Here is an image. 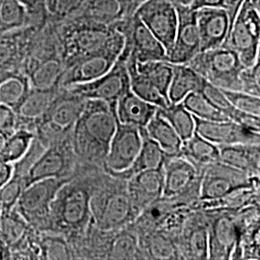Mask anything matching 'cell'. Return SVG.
Wrapping results in <instances>:
<instances>
[{"instance_id": "6da1fadb", "label": "cell", "mask_w": 260, "mask_h": 260, "mask_svg": "<svg viewBox=\"0 0 260 260\" xmlns=\"http://www.w3.org/2000/svg\"><path fill=\"white\" fill-rule=\"evenodd\" d=\"M101 170L78 165L76 175L59 189L52 201L44 233L62 235L69 243L85 233L92 223L90 200Z\"/></svg>"}, {"instance_id": "7a4b0ae2", "label": "cell", "mask_w": 260, "mask_h": 260, "mask_svg": "<svg viewBox=\"0 0 260 260\" xmlns=\"http://www.w3.org/2000/svg\"><path fill=\"white\" fill-rule=\"evenodd\" d=\"M117 103L87 100L73 130V147L80 166L103 169L118 124Z\"/></svg>"}, {"instance_id": "3957f363", "label": "cell", "mask_w": 260, "mask_h": 260, "mask_svg": "<svg viewBox=\"0 0 260 260\" xmlns=\"http://www.w3.org/2000/svg\"><path fill=\"white\" fill-rule=\"evenodd\" d=\"M90 208L93 224L104 231L127 226L138 216L127 191V180L104 170L94 178Z\"/></svg>"}, {"instance_id": "277c9868", "label": "cell", "mask_w": 260, "mask_h": 260, "mask_svg": "<svg viewBox=\"0 0 260 260\" xmlns=\"http://www.w3.org/2000/svg\"><path fill=\"white\" fill-rule=\"evenodd\" d=\"M60 53L66 68L106 47L117 32L107 26L75 15L55 23Z\"/></svg>"}, {"instance_id": "5b68a950", "label": "cell", "mask_w": 260, "mask_h": 260, "mask_svg": "<svg viewBox=\"0 0 260 260\" xmlns=\"http://www.w3.org/2000/svg\"><path fill=\"white\" fill-rule=\"evenodd\" d=\"M86 99L61 87L46 113L35 125V138L44 149L73 134L83 112Z\"/></svg>"}, {"instance_id": "8992f818", "label": "cell", "mask_w": 260, "mask_h": 260, "mask_svg": "<svg viewBox=\"0 0 260 260\" xmlns=\"http://www.w3.org/2000/svg\"><path fill=\"white\" fill-rule=\"evenodd\" d=\"M187 65L220 89L242 91L240 75L245 67L238 54L224 44L199 52Z\"/></svg>"}, {"instance_id": "52a82bcc", "label": "cell", "mask_w": 260, "mask_h": 260, "mask_svg": "<svg viewBox=\"0 0 260 260\" xmlns=\"http://www.w3.org/2000/svg\"><path fill=\"white\" fill-rule=\"evenodd\" d=\"M224 45L233 49L245 68L260 58V0H244Z\"/></svg>"}, {"instance_id": "ba28073f", "label": "cell", "mask_w": 260, "mask_h": 260, "mask_svg": "<svg viewBox=\"0 0 260 260\" xmlns=\"http://www.w3.org/2000/svg\"><path fill=\"white\" fill-rule=\"evenodd\" d=\"M205 211L208 216V259H240L243 229L238 211Z\"/></svg>"}, {"instance_id": "9c48e42d", "label": "cell", "mask_w": 260, "mask_h": 260, "mask_svg": "<svg viewBox=\"0 0 260 260\" xmlns=\"http://www.w3.org/2000/svg\"><path fill=\"white\" fill-rule=\"evenodd\" d=\"M78 160L73 147L72 134L43 150L25 175L26 187L46 178L72 179L76 174Z\"/></svg>"}, {"instance_id": "30bf717a", "label": "cell", "mask_w": 260, "mask_h": 260, "mask_svg": "<svg viewBox=\"0 0 260 260\" xmlns=\"http://www.w3.org/2000/svg\"><path fill=\"white\" fill-rule=\"evenodd\" d=\"M70 179L46 178L28 185L15 206L32 228L44 233L47 228L50 205L57 192Z\"/></svg>"}, {"instance_id": "8fae6325", "label": "cell", "mask_w": 260, "mask_h": 260, "mask_svg": "<svg viewBox=\"0 0 260 260\" xmlns=\"http://www.w3.org/2000/svg\"><path fill=\"white\" fill-rule=\"evenodd\" d=\"M124 47V37L119 30L111 41L102 50L86 56L66 68L61 79V87L68 88L77 84L87 83L106 74L116 61Z\"/></svg>"}, {"instance_id": "7c38bea8", "label": "cell", "mask_w": 260, "mask_h": 260, "mask_svg": "<svg viewBox=\"0 0 260 260\" xmlns=\"http://www.w3.org/2000/svg\"><path fill=\"white\" fill-rule=\"evenodd\" d=\"M252 187H259V177H251L218 161L207 165L202 171L199 201L220 199L235 191Z\"/></svg>"}, {"instance_id": "4fadbf2b", "label": "cell", "mask_w": 260, "mask_h": 260, "mask_svg": "<svg viewBox=\"0 0 260 260\" xmlns=\"http://www.w3.org/2000/svg\"><path fill=\"white\" fill-rule=\"evenodd\" d=\"M128 53L121 51L116 63L101 77L90 82L68 87L70 91L86 100H101L117 103L121 96L130 91L129 75L126 67Z\"/></svg>"}, {"instance_id": "5bb4252c", "label": "cell", "mask_w": 260, "mask_h": 260, "mask_svg": "<svg viewBox=\"0 0 260 260\" xmlns=\"http://www.w3.org/2000/svg\"><path fill=\"white\" fill-rule=\"evenodd\" d=\"M163 172V197H180L195 205L200 196L202 171L178 154L166 157Z\"/></svg>"}, {"instance_id": "9a60e30c", "label": "cell", "mask_w": 260, "mask_h": 260, "mask_svg": "<svg viewBox=\"0 0 260 260\" xmlns=\"http://www.w3.org/2000/svg\"><path fill=\"white\" fill-rule=\"evenodd\" d=\"M115 28L124 37V47L128 55L137 62L165 60L167 52L162 44L134 13L132 17L116 23Z\"/></svg>"}, {"instance_id": "2e32d148", "label": "cell", "mask_w": 260, "mask_h": 260, "mask_svg": "<svg viewBox=\"0 0 260 260\" xmlns=\"http://www.w3.org/2000/svg\"><path fill=\"white\" fill-rule=\"evenodd\" d=\"M135 14L157 38L168 54L174 46L177 34V7L169 0H145Z\"/></svg>"}, {"instance_id": "e0dca14e", "label": "cell", "mask_w": 260, "mask_h": 260, "mask_svg": "<svg viewBox=\"0 0 260 260\" xmlns=\"http://www.w3.org/2000/svg\"><path fill=\"white\" fill-rule=\"evenodd\" d=\"M142 141L141 128L118 121L103 170L109 174H117L126 170L138 155Z\"/></svg>"}, {"instance_id": "ac0fdd59", "label": "cell", "mask_w": 260, "mask_h": 260, "mask_svg": "<svg viewBox=\"0 0 260 260\" xmlns=\"http://www.w3.org/2000/svg\"><path fill=\"white\" fill-rule=\"evenodd\" d=\"M177 243L181 259H208V216L205 210L190 212Z\"/></svg>"}, {"instance_id": "d6986e66", "label": "cell", "mask_w": 260, "mask_h": 260, "mask_svg": "<svg viewBox=\"0 0 260 260\" xmlns=\"http://www.w3.org/2000/svg\"><path fill=\"white\" fill-rule=\"evenodd\" d=\"M177 34L174 46L165 61L171 64H187L200 52V34L196 21L195 10L190 6H176Z\"/></svg>"}, {"instance_id": "ffe728a7", "label": "cell", "mask_w": 260, "mask_h": 260, "mask_svg": "<svg viewBox=\"0 0 260 260\" xmlns=\"http://www.w3.org/2000/svg\"><path fill=\"white\" fill-rule=\"evenodd\" d=\"M39 27L41 26H25L0 32V77L13 72H21L32 38Z\"/></svg>"}, {"instance_id": "44dd1931", "label": "cell", "mask_w": 260, "mask_h": 260, "mask_svg": "<svg viewBox=\"0 0 260 260\" xmlns=\"http://www.w3.org/2000/svg\"><path fill=\"white\" fill-rule=\"evenodd\" d=\"M195 119V131L214 144L234 145V144H260V132L249 129L235 121H205Z\"/></svg>"}, {"instance_id": "7402d4cb", "label": "cell", "mask_w": 260, "mask_h": 260, "mask_svg": "<svg viewBox=\"0 0 260 260\" xmlns=\"http://www.w3.org/2000/svg\"><path fill=\"white\" fill-rule=\"evenodd\" d=\"M196 21L200 34V52L221 47L230 31L229 14L223 8L195 10Z\"/></svg>"}, {"instance_id": "603a6c76", "label": "cell", "mask_w": 260, "mask_h": 260, "mask_svg": "<svg viewBox=\"0 0 260 260\" xmlns=\"http://www.w3.org/2000/svg\"><path fill=\"white\" fill-rule=\"evenodd\" d=\"M163 166L134 175L127 180V191L137 213L163 196Z\"/></svg>"}, {"instance_id": "cb8c5ba5", "label": "cell", "mask_w": 260, "mask_h": 260, "mask_svg": "<svg viewBox=\"0 0 260 260\" xmlns=\"http://www.w3.org/2000/svg\"><path fill=\"white\" fill-rule=\"evenodd\" d=\"M60 88L41 90L31 87L23 102L15 110L17 117L16 129L22 128L35 133V125L37 121L46 113Z\"/></svg>"}, {"instance_id": "d4e9b609", "label": "cell", "mask_w": 260, "mask_h": 260, "mask_svg": "<svg viewBox=\"0 0 260 260\" xmlns=\"http://www.w3.org/2000/svg\"><path fill=\"white\" fill-rule=\"evenodd\" d=\"M220 162L251 177L260 176V144L220 145Z\"/></svg>"}, {"instance_id": "484cf974", "label": "cell", "mask_w": 260, "mask_h": 260, "mask_svg": "<svg viewBox=\"0 0 260 260\" xmlns=\"http://www.w3.org/2000/svg\"><path fill=\"white\" fill-rule=\"evenodd\" d=\"M76 15L96 23L114 26L134 14L130 13L124 0H87Z\"/></svg>"}, {"instance_id": "4316f807", "label": "cell", "mask_w": 260, "mask_h": 260, "mask_svg": "<svg viewBox=\"0 0 260 260\" xmlns=\"http://www.w3.org/2000/svg\"><path fill=\"white\" fill-rule=\"evenodd\" d=\"M157 109L156 105L140 99L130 90L117 103L116 114L119 122L145 128Z\"/></svg>"}, {"instance_id": "83f0119b", "label": "cell", "mask_w": 260, "mask_h": 260, "mask_svg": "<svg viewBox=\"0 0 260 260\" xmlns=\"http://www.w3.org/2000/svg\"><path fill=\"white\" fill-rule=\"evenodd\" d=\"M141 133L143 138L142 147L135 160L126 170L121 173L110 175L120 177L124 180H128L130 177H133L136 174H139L141 172L163 166L164 161L168 156L167 154L158 146L156 142L149 138L145 128H141Z\"/></svg>"}, {"instance_id": "f1b7e54d", "label": "cell", "mask_w": 260, "mask_h": 260, "mask_svg": "<svg viewBox=\"0 0 260 260\" xmlns=\"http://www.w3.org/2000/svg\"><path fill=\"white\" fill-rule=\"evenodd\" d=\"M142 259H181L177 239L163 231L138 236Z\"/></svg>"}, {"instance_id": "f546056e", "label": "cell", "mask_w": 260, "mask_h": 260, "mask_svg": "<svg viewBox=\"0 0 260 260\" xmlns=\"http://www.w3.org/2000/svg\"><path fill=\"white\" fill-rule=\"evenodd\" d=\"M205 78L187 64H173V76L168 90L170 103H179L189 93L200 92Z\"/></svg>"}, {"instance_id": "4dcf8cb0", "label": "cell", "mask_w": 260, "mask_h": 260, "mask_svg": "<svg viewBox=\"0 0 260 260\" xmlns=\"http://www.w3.org/2000/svg\"><path fill=\"white\" fill-rule=\"evenodd\" d=\"M179 155L203 171L207 165L220 160V150L218 145L202 137L195 131L189 139L182 142Z\"/></svg>"}, {"instance_id": "1f68e13d", "label": "cell", "mask_w": 260, "mask_h": 260, "mask_svg": "<svg viewBox=\"0 0 260 260\" xmlns=\"http://www.w3.org/2000/svg\"><path fill=\"white\" fill-rule=\"evenodd\" d=\"M149 138L156 142L168 156L178 155L182 146V140L177 131L162 117L158 111L145 127Z\"/></svg>"}, {"instance_id": "d6a6232c", "label": "cell", "mask_w": 260, "mask_h": 260, "mask_svg": "<svg viewBox=\"0 0 260 260\" xmlns=\"http://www.w3.org/2000/svg\"><path fill=\"white\" fill-rule=\"evenodd\" d=\"M31 84L27 75L22 72H13L0 77V103L9 106L14 111L23 102Z\"/></svg>"}, {"instance_id": "836d02e7", "label": "cell", "mask_w": 260, "mask_h": 260, "mask_svg": "<svg viewBox=\"0 0 260 260\" xmlns=\"http://www.w3.org/2000/svg\"><path fill=\"white\" fill-rule=\"evenodd\" d=\"M126 67L129 75L130 90L140 99L156 105L158 108H165L170 104L167 99L162 95L144 75L136 69V60L128 55L126 59Z\"/></svg>"}, {"instance_id": "e575fe53", "label": "cell", "mask_w": 260, "mask_h": 260, "mask_svg": "<svg viewBox=\"0 0 260 260\" xmlns=\"http://www.w3.org/2000/svg\"><path fill=\"white\" fill-rule=\"evenodd\" d=\"M31 225L24 218L13 208L0 215V238L9 248L10 251L16 249L26 237Z\"/></svg>"}, {"instance_id": "d590c367", "label": "cell", "mask_w": 260, "mask_h": 260, "mask_svg": "<svg viewBox=\"0 0 260 260\" xmlns=\"http://www.w3.org/2000/svg\"><path fill=\"white\" fill-rule=\"evenodd\" d=\"M108 259H142L138 235L130 224L115 231Z\"/></svg>"}, {"instance_id": "8d00e7d4", "label": "cell", "mask_w": 260, "mask_h": 260, "mask_svg": "<svg viewBox=\"0 0 260 260\" xmlns=\"http://www.w3.org/2000/svg\"><path fill=\"white\" fill-rule=\"evenodd\" d=\"M158 113L164 117L177 131L180 139H189L195 132L194 116L179 103H170L165 108H158Z\"/></svg>"}, {"instance_id": "74e56055", "label": "cell", "mask_w": 260, "mask_h": 260, "mask_svg": "<svg viewBox=\"0 0 260 260\" xmlns=\"http://www.w3.org/2000/svg\"><path fill=\"white\" fill-rule=\"evenodd\" d=\"M136 69L142 75H145L161 94L168 100V90L173 76V64L165 60L143 63L136 61Z\"/></svg>"}, {"instance_id": "f35d334b", "label": "cell", "mask_w": 260, "mask_h": 260, "mask_svg": "<svg viewBox=\"0 0 260 260\" xmlns=\"http://www.w3.org/2000/svg\"><path fill=\"white\" fill-rule=\"evenodd\" d=\"M31 26L26 8L19 0H0V32Z\"/></svg>"}, {"instance_id": "ab89813d", "label": "cell", "mask_w": 260, "mask_h": 260, "mask_svg": "<svg viewBox=\"0 0 260 260\" xmlns=\"http://www.w3.org/2000/svg\"><path fill=\"white\" fill-rule=\"evenodd\" d=\"M35 133L27 129H16L6 141L0 151V161L7 163H16L23 157L31 147Z\"/></svg>"}, {"instance_id": "60d3db41", "label": "cell", "mask_w": 260, "mask_h": 260, "mask_svg": "<svg viewBox=\"0 0 260 260\" xmlns=\"http://www.w3.org/2000/svg\"><path fill=\"white\" fill-rule=\"evenodd\" d=\"M42 259H75L70 243L62 235L41 232Z\"/></svg>"}, {"instance_id": "b9f144b4", "label": "cell", "mask_w": 260, "mask_h": 260, "mask_svg": "<svg viewBox=\"0 0 260 260\" xmlns=\"http://www.w3.org/2000/svg\"><path fill=\"white\" fill-rule=\"evenodd\" d=\"M181 104L194 117L205 121H229L230 119L209 103L203 93L194 92L183 99Z\"/></svg>"}, {"instance_id": "7bdbcfd3", "label": "cell", "mask_w": 260, "mask_h": 260, "mask_svg": "<svg viewBox=\"0 0 260 260\" xmlns=\"http://www.w3.org/2000/svg\"><path fill=\"white\" fill-rule=\"evenodd\" d=\"M25 187V175L14 168V173L11 179L0 189L1 213L8 212L15 208Z\"/></svg>"}, {"instance_id": "ee69618b", "label": "cell", "mask_w": 260, "mask_h": 260, "mask_svg": "<svg viewBox=\"0 0 260 260\" xmlns=\"http://www.w3.org/2000/svg\"><path fill=\"white\" fill-rule=\"evenodd\" d=\"M87 0H46L47 20L59 23L76 15Z\"/></svg>"}, {"instance_id": "f6af8a7d", "label": "cell", "mask_w": 260, "mask_h": 260, "mask_svg": "<svg viewBox=\"0 0 260 260\" xmlns=\"http://www.w3.org/2000/svg\"><path fill=\"white\" fill-rule=\"evenodd\" d=\"M200 93H203V95L215 108L223 113L230 120H233L236 108L226 99L222 89L205 80Z\"/></svg>"}, {"instance_id": "bcb514c9", "label": "cell", "mask_w": 260, "mask_h": 260, "mask_svg": "<svg viewBox=\"0 0 260 260\" xmlns=\"http://www.w3.org/2000/svg\"><path fill=\"white\" fill-rule=\"evenodd\" d=\"M223 93L233 106L243 112L260 116V96L242 91L223 90Z\"/></svg>"}, {"instance_id": "7dc6e473", "label": "cell", "mask_w": 260, "mask_h": 260, "mask_svg": "<svg viewBox=\"0 0 260 260\" xmlns=\"http://www.w3.org/2000/svg\"><path fill=\"white\" fill-rule=\"evenodd\" d=\"M242 92L260 96V58L249 68H244L241 75Z\"/></svg>"}, {"instance_id": "c3c4849f", "label": "cell", "mask_w": 260, "mask_h": 260, "mask_svg": "<svg viewBox=\"0 0 260 260\" xmlns=\"http://www.w3.org/2000/svg\"><path fill=\"white\" fill-rule=\"evenodd\" d=\"M26 8L31 26H42L47 21L46 0H19Z\"/></svg>"}, {"instance_id": "681fc988", "label": "cell", "mask_w": 260, "mask_h": 260, "mask_svg": "<svg viewBox=\"0 0 260 260\" xmlns=\"http://www.w3.org/2000/svg\"><path fill=\"white\" fill-rule=\"evenodd\" d=\"M17 117L9 106L0 103V129L14 132L16 130Z\"/></svg>"}, {"instance_id": "f907efd6", "label": "cell", "mask_w": 260, "mask_h": 260, "mask_svg": "<svg viewBox=\"0 0 260 260\" xmlns=\"http://www.w3.org/2000/svg\"><path fill=\"white\" fill-rule=\"evenodd\" d=\"M243 1L244 0H223V2H224V10L229 14L230 22H231L230 29H231L232 25H233V20L235 19L238 11L240 9Z\"/></svg>"}, {"instance_id": "816d5d0a", "label": "cell", "mask_w": 260, "mask_h": 260, "mask_svg": "<svg viewBox=\"0 0 260 260\" xmlns=\"http://www.w3.org/2000/svg\"><path fill=\"white\" fill-rule=\"evenodd\" d=\"M190 7L193 10L205 8V7L224 9V2L223 0H193Z\"/></svg>"}, {"instance_id": "f5cc1de1", "label": "cell", "mask_w": 260, "mask_h": 260, "mask_svg": "<svg viewBox=\"0 0 260 260\" xmlns=\"http://www.w3.org/2000/svg\"><path fill=\"white\" fill-rule=\"evenodd\" d=\"M14 164L0 161V189L5 185L13 176Z\"/></svg>"}, {"instance_id": "db71d44e", "label": "cell", "mask_w": 260, "mask_h": 260, "mask_svg": "<svg viewBox=\"0 0 260 260\" xmlns=\"http://www.w3.org/2000/svg\"><path fill=\"white\" fill-rule=\"evenodd\" d=\"M145 0H124L127 8L130 11L131 14H134L135 11L139 7L140 5L144 2Z\"/></svg>"}, {"instance_id": "11a10c76", "label": "cell", "mask_w": 260, "mask_h": 260, "mask_svg": "<svg viewBox=\"0 0 260 260\" xmlns=\"http://www.w3.org/2000/svg\"><path fill=\"white\" fill-rule=\"evenodd\" d=\"M12 133H13V132L0 129V151L3 149V147H4L5 143H6V141H7L8 137H9Z\"/></svg>"}, {"instance_id": "9f6ffc18", "label": "cell", "mask_w": 260, "mask_h": 260, "mask_svg": "<svg viewBox=\"0 0 260 260\" xmlns=\"http://www.w3.org/2000/svg\"><path fill=\"white\" fill-rule=\"evenodd\" d=\"M175 6H190L193 0H169Z\"/></svg>"}, {"instance_id": "6f0895ef", "label": "cell", "mask_w": 260, "mask_h": 260, "mask_svg": "<svg viewBox=\"0 0 260 260\" xmlns=\"http://www.w3.org/2000/svg\"><path fill=\"white\" fill-rule=\"evenodd\" d=\"M0 215H1V205H0Z\"/></svg>"}]
</instances>
